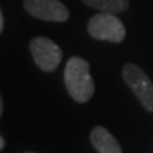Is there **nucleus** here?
Segmentation results:
<instances>
[{
  "label": "nucleus",
  "mask_w": 153,
  "mask_h": 153,
  "mask_svg": "<svg viewBox=\"0 0 153 153\" xmlns=\"http://www.w3.org/2000/svg\"><path fill=\"white\" fill-rule=\"evenodd\" d=\"M64 82L70 97L79 104L89 101L95 92L89 62L82 57H71L68 60L64 70Z\"/></svg>",
  "instance_id": "obj_1"
},
{
  "label": "nucleus",
  "mask_w": 153,
  "mask_h": 153,
  "mask_svg": "<svg viewBox=\"0 0 153 153\" xmlns=\"http://www.w3.org/2000/svg\"><path fill=\"white\" fill-rule=\"evenodd\" d=\"M88 33L95 40L111 41V43H120L126 36V28L114 13H104L95 14L88 22Z\"/></svg>",
  "instance_id": "obj_2"
},
{
  "label": "nucleus",
  "mask_w": 153,
  "mask_h": 153,
  "mask_svg": "<svg viewBox=\"0 0 153 153\" xmlns=\"http://www.w3.org/2000/svg\"><path fill=\"white\" fill-rule=\"evenodd\" d=\"M122 76L143 108L149 112H153V82L150 81L148 74L136 64L128 62L122 70Z\"/></svg>",
  "instance_id": "obj_3"
},
{
  "label": "nucleus",
  "mask_w": 153,
  "mask_h": 153,
  "mask_svg": "<svg viewBox=\"0 0 153 153\" xmlns=\"http://www.w3.org/2000/svg\"><path fill=\"white\" fill-rule=\"evenodd\" d=\"M30 51L34 62L43 71L53 72L62 60V50L48 37H36L30 41Z\"/></svg>",
  "instance_id": "obj_4"
},
{
  "label": "nucleus",
  "mask_w": 153,
  "mask_h": 153,
  "mask_svg": "<svg viewBox=\"0 0 153 153\" xmlns=\"http://www.w3.org/2000/svg\"><path fill=\"white\" fill-rule=\"evenodd\" d=\"M24 9L28 14L45 22H67L70 11L60 0H24Z\"/></svg>",
  "instance_id": "obj_5"
},
{
  "label": "nucleus",
  "mask_w": 153,
  "mask_h": 153,
  "mask_svg": "<svg viewBox=\"0 0 153 153\" xmlns=\"http://www.w3.org/2000/svg\"><path fill=\"white\" fill-rule=\"evenodd\" d=\"M89 139H91L94 149L98 153H122L118 140L104 126H95L91 131Z\"/></svg>",
  "instance_id": "obj_6"
},
{
  "label": "nucleus",
  "mask_w": 153,
  "mask_h": 153,
  "mask_svg": "<svg viewBox=\"0 0 153 153\" xmlns=\"http://www.w3.org/2000/svg\"><path fill=\"white\" fill-rule=\"evenodd\" d=\"M82 1L92 9L114 14L122 13L129 7V0H82Z\"/></svg>",
  "instance_id": "obj_7"
},
{
  "label": "nucleus",
  "mask_w": 153,
  "mask_h": 153,
  "mask_svg": "<svg viewBox=\"0 0 153 153\" xmlns=\"http://www.w3.org/2000/svg\"><path fill=\"white\" fill-rule=\"evenodd\" d=\"M3 27H4V20H3V13H1V9H0V33L3 31Z\"/></svg>",
  "instance_id": "obj_8"
},
{
  "label": "nucleus",
  "mask_w": 153,
  "mask_h": 153,
  "mask_svg": "<svg viewBox=\"0 0 153 153\" xmlns=\"http://www.w3.org/2000/svg\"><path fill=\"white\" fill-rule=\"evenodd\" d=\"M3 115V99H1V95H0V118Z\"/></svg>",
  "instance_id": "obj_9"
},
{
  "label": "nucleus",
  "mask_w": 153,
  "mask_h": 153,
  "mask_svg": "<svg viewBox=\"0 0 153 153\" xmlns=\"http://www.w3.org/2000/svg\"><path fill=\"white\" fill-rule=\"evenodd\" d=\"M4 137H3V136H0V150H1V149H3V148H4Z\"/></svg>",
  "instance_id": "obj_10"
},
{
  "label": "nucleus",
  "mask_w": 153,
  "mask_h": 153,
  "mask_svg": "<svg viewBox=\"0 0 153 153\" xmlns=\"http://www.w3.org/2000/svg\"><path fill=\"white\" fill-rule=\"evenodd\" d=\"M27 153H33V152H27Z\"/></svg>",
  "instance_id": "obj_11"
}]
</instances>
